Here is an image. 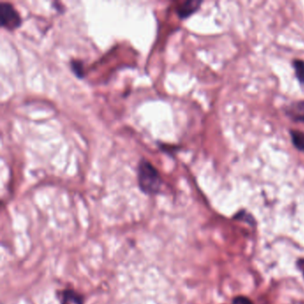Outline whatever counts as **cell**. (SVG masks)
<instances>
[{"label": "cell", "mask_w": 304, "mask_h": 304, "mask_svg": "<svg viewBox=\"0 0 304 304\" xmlns=\"http://www.w3.org/2000/svg\"><path fill=\"white\" fill-rule=\"evenodd\" d=\"M70 68L73 69V71H74L78 78L81 79V78L84 77L83 64H82V63L80 61H71L70 62Z\"/></svg>", "instance_id": "ba28073f"}, {"label": "cell", "mask_w": 304, "mask_h": 304, "mask_svg": "<svg viewBox=\"0 0 304 304\" xmlns=\"http://www.w3.org/2000/svg\"><path fill=\"white\" fill-rule=\"evenodd\" d=\"M201 4L202 1H198V0H190V1L185 2L178 7L177 15L181 19H186L199 9Z\"/></svg>", "instance_id": "3957f363"}, {"label": "cell", "mask_w": 304, "mask_h": 304, "mask_svg": "<svg viewBox=\"0 0 304 304\" xmlns=\"http://www.w3.org/2000/svg\"><path fill=\"white\" fill-rule=\"evenodd\" d=\"M287 114L295 121H301L304 123V101L294 102L287 109Z\"/></svg>", "instance_id": "277c9868"}, {"label": "cell", "mask_w": 304, "mask_h": 304, "mask_svg": "<svg viewBox=\"0 0 304 304\" xmlns=\"http://www.w3.org/2000/svg\"><path fill=\"white\" fill-rule=\"evenodd\" d=\"M61 304H84V297L73 289H66L62 292Z\"/></svg>", "instance_id": "5b68a950"}, {"label": "cell", "mask_w": 304, "mask_h": 304, "mask_svg": "<svg viewBox=\"0 0 304 304\" xmlns=\"http://www.w3.org/2000/svg\"><path fill=\"white\" fill-rule=\"evenodd\" d=\"M137 182L140 190L147 195L160 193L164 184L160 173L146 159H141L137 166Z\"/></svg>", "instance_id": "6da1fadb"}, {"label": "cell", "mask_w": 304, "mask_h": 304, "mask_svg": "<svg viewBox=\"0 0 304 304\" xmlns=\"http://www.w3.org/2000/svg\"><path fill=\"white\" fill-rule=\"evenodd\" d=\"M295 69V75L299 81L304 85V62L301 60H295L294 62Z\"/></svg>", "instance_id": "52a82bcc"}, {"label": "cell", "mask_w": 304, "mask_h": 304, "mask_svg": "<svg viewBox=\"0 0 304 304\" xmlns=\"http://www.w3.org/2000/svg\"><path fill=\"white\" fill-rule=\"evenodd\" d=\"M0 24L8 30H13L21 26L22 19L16 9L9 3H0Z\"/></svg>", "instance_id": "7a4b0ae2"}, {"label": "cell", "mask_w": 304, "mask_h": 304, "mask_svg": "<svg viewBox=\"0 0 304 304\" xmlns=\"http://www.w3.org/2000/svg\"><path fill=\"white\" fill-rule=\"evenodd\" d=\"M292 141L298 150L304 152V133L299 131H291Z\"/></svg>", "instance_id": "8992f818"}, {"label": "cell", "mask_w": 304, "mask_h": 304, "mask_svg": "<svg viewBox=\"0 0 304 304\" xmlns=\"http://www.w3.org/2000/svg\"><path fill=\"white\" fill-rule=\"evenodd\" d=\"M232 304H254L253 301L248 299V298L244 297V296H238V297L235 298L233 303Z\"/></svg>", "instance_id": "9c48e42d"}]
</instances>
